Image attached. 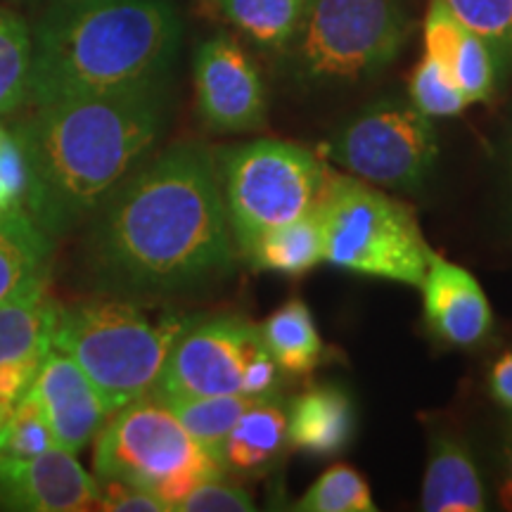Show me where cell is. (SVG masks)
I'll list each match as a JSON object with an SVG mask.
<instances>
[{"label": "cell", "mask_w": 512, "mask_h": 512, "mask_svg": "<svg viewBox=\"0 0 512 512\" xmlns=\"http://www.w3.org/2000/svg\"><path fill=\"white\" fill-rule=\"evenodd\" d=\"M498 498L505 510H512V418L505 422L501 434V482H498Z\"/></svg>", "instance_id": "37"}, {"label": "cell", "mask_w": 512, "mask_h": 512, "mask_svg": "<svg viewBox=\"0 0 512 512\" xmlns=\"http://www.w3.org/2000/svg\"><path fill=\"white\" fill-rule=\"evenodd\" d=\"M112 415L95 437L93 465L100 482L145 486L174 510L197 484L223 475L219 460L190 437L157 396H143Z\"/></svg>", "instance_id": "6"}, {"label": "cell", "mask_w": 512, "mask_h": 512, "mask_svg": "<svg viewBox=\"0 0 512 512\" xmlns=\"http://www.w3.org/2000/svg\"><path fill=\"white\" fill-rule=\"evenodd\" d=\"M467 31L482 38L494 55L498 79L512 72V0H444Z\"/></svg>", "instance_id": "24"}, {"label": "cell", "mask_w": 512, "mask_h": 512, "mask_svg": "<svg viewBox=\"0 0 512 512\" xmlns=\"http://www.w3.org/2000/svg\"><path fill=\"white\" fill-rule=\"evenodd\" d=\"M465 31L463 24L446 8L444 0H432L425 17V55H430L432 60L441 62L448 69Z\"/></svg>", "instance_id": "32"}, {"label": "cell", "mask_w": 512, "mask_h": 512, "mask_svg": "<svg viewBox=\"0 0 512 512\" xmlns=\"http://www.w3.org/2000/svg\"><path fill=\"white\" fill-rule=\"evenodd\" d=\"M0 188L12 209H27L31 171L27 150L15 128L0 126Z\"/></svg>", "instance_id": "30"}, {"label": "cell", "mask_w": 512, "mask_h": 512, "mask_svg": "<svg viewBox=\"0 0 512 512\" xmlns=\"http://www.w3.org/2000/svg\"><path fill=\"white\" fill-rule=\"evenodd\" d=\"M294 510L302 512H375L377 505L370 494L366 477L351 465H335L325 470Z\"/></svg>", "instance_id": "26"}, {"label": "cell", "mask_w": 512, "mask_h": 512, "mask_svg": "<svg viewBox=\"0 0 512 512\" xmlns=\"http://www.w3.org/2000/svg\"><path fill=\"white\" fill-rule=\"evenodd\" d=\"M31 31L12 10H0V117L27 100L31 72Z\"/></svg>", "instance_id": "25"}, {"label": "cell", "mask_w": 512, "mask_h": 512, "mask_svg": "<svg viewBox=\"0 0 512 512\" xmlns=\"http://www.w3.org/2000/svg\"><path fill=\"white\" fill-rule=\"evenodd\" d=\"M503 171H505V185L510 190V202H512V121L508 128V136L503 143Z\"/></svg>", "instance_id": "38"}, {"label": "cell", "mask_w": 512, "mask_h": 512, "mask_svg": "<svg viewBox=\"0 0 512 512\" xmlns=\"http://www.w3.org/2000/svg\"><path fill=\"white\" fill-rule=\"evenodd\" d=\"M55 446V437L31 389L12 406L8 420L0 427V458H29Z\"/></svg>", "instance_id": "27"}, {"label": "cell", "mask_w": 512, "mask_h": 512, "mask_svg": "<svg viewBox=\"0 0 512 512\" xmlns=\"http://www.w3.org/2000/svg\"><path fill=\"white\" fill-rule=\"evenodd\" d=\"M162 401V399H159ZM256 399L245 394H219V396H178L164 399L169 411L188 430L192 439L200 444L211 458L223 465V446L230 430L242 413ZM226 467V465H223Z\"/></svg>", "instance_id": "23"}, {"label": "cell", "mask_w": 512, "mask_h": 512, "mask_svg": "<svg viewBox=\"0 0 512 512\" xmlns=\"http://www.w3.org/2000/svg\"><path fill=\"white\" fill-rule=\"evenodd\" d=\"M245 256L256 271L306 275L325 261V216L320 202L285 226L266 230Z\"/></svg>", "instance_id": "18"}, {"label": "cell", "mask_w": 512, "mask_h": 512, "mask_svg": "<svg viewBox=\"0 0 512 512\" xmlns=\"http://www.w3.org/2000/svg\"><path fill=\"white\" fill-rule=\"evenodd\" d=\"M162 128L159 86L36 105L15 128L29 159L31 219L48 235L67 233L136 169Z\"/></svg>", "instance_id": "2"}, {"label": "cell", "mask_w": 512, "mask_h": 512, "mask_svg": "<svg viewBox=\"0 0 512 512\" xmlns=\"http://www.w3.org/2000/svg\"><path fill=\"white\" fill-rule=\"evenodd\" d=\"M420 290L425 294L427 325L448 347H479L494 330L489 299L467 268L434 254Z\"/></svg>", "instance_id": "14"}, {"label": "cell", "mask_w": 512, "mask_h": 512, "mask_svg": "<svg viewBox=\"0 0 512 512\" xmlns=\"http://www.w3.org/2000/svg\"><path fill=\"white\" fill-rule=\"evenodd\" d=\"M261 342L283 373L311 375L325 356L316 320L302 299H290L259 325Z\"/></svg>", "instance_id": "20"}, {"label": "cell", "mask_w": 512, "mask_h": 512, "mask_svg": "<svg viewBox=\"0 0 512 512\" xmlns=\"http://www.w3.org/2000/svg\"><path fill=\"white\" fill-rule=\"evenodd\" d=\"M197 318L150 316L131 299H88L57 309L53 349L79 363L112 415L152 394L178 335Z\"/></svg>", "instance_id": "4"}, {"label": "cell", "mask_w": 512, "mask_h": 512, "mask_svg": "<svg viewBox=\"0 0 512 512\" xmlns=\"http://www.w3.org/2000/svg\"><path fill=\"white\" fill-rule=\"evenodd\" d=\"M98 508L107 512H169V505L155 491L119 479L100 482Z\"/></svg>", "instance_id": "33"}, {"label": "cell", "mask_w": 512, "mask_h": 512, "mask_svg": "<svg viewBox=\"0 0 512 512\" xmlns=\"http://www.w3.org/2000/svg\"><path fill=\"white\" fill-rule=\"evenodd\" d=\"M10 411H12V406H5V403H0V427H3V422L8 420Z\"/></svg>", "instance_id": "41"}, {"label": "cell", "mask_w": 512, "mask_h": 512, "mask_svg": "<svg viewBox=\"0 0 512 512\" xmlns=\"http://www.w3.org/2000/svg\"><path fill=\"white\" fill-rule=\"evenodd\" d=\"M31 105L159 86L181 41L171 0L50 5L31 36Z\"/></svg>", "instance_id": "3"}, {"label": "cell", "mask_w": 512, "mask_h": 512, "mask_svg": "<svg viewBox=\"0 0 512 512\" xmlns=\"http://www.w3.org/2000/svg\"><path fill=\"white\" fill-rule=\"evenodd\" d=\"M280 382V368L268 354L266 344L261 342V335L249 349L245 358V368H242V394L252 396V399H266L275 396Z\"/></svg>", "instance_id": "34"}, {"label": "cell", "mask_w": 512, "mask_h": 512, "mask_svg": "<svg viewBox=\"0 0 512 512\" xmlns=\"http://www.w3.org/2000/svg\"><path fill=\"white\" fill-rule=\"evenodd\" d=\"M411 102L430 119L458 117L470 107V100L444 64L425 55L411 76Z\"/></svg>", "instance_id": "28"}, {"label": "cell", "mask_w": 512, "mask_h": 512, "mask_svg": "<svg viewBox=\"0 0 512 512\" xmlns=\"http://www.w3.org/2000/svg\"><path fill=\"white\" fill-rule=\"evenodd\" d=\"M202 5L266 50L290 48L304 10V0H202Z\"/></svg>", "instance_id": "21"}, {"label": "cell", "mask_w": 512, "mask_h": 512, "mask_svg": "<svg viewBox=\"0 0 512 512\" xmlns=\"http://www.w3.org/2000/svg\"><path fill=\"white\" fill-rule=\"evenodd\" d=\"M254 496L245 486L228 484L221 477L207 479L197 484L181 503H176L178 512H249L254 510Z\"/></svg>", "instance_id": "31"}, {"label": "cell", "mask_w": 512, "mask_h": 512, "mask_svg": "<svg viewBox=\"0 0 512 512\" xmlns=\"http://www.w3.org/2000/svg\"><path fill=\"white\" fill-rule=\"evenodd\" d=\"M48 354H36L29 358H19V361L0 363V403H5V406H15L19 396L31 387L38 368L43 366V361H46Z\"/></svg>", "instance_id": "35"}, {"label": "cell", "mask_w": 512, "mask_h": 512, "mask_svg": "<svg viewBox=\"0 0 512 512\" xmlns=\"http://www.w3.org/2000/svg\"><path fill=\"white\" fill-rule=\"evenodd\" d=\"M422 510L482 512L486 510L484 479L470 446L451 432H434L422 479Z\"/></svg>", "instance_id": "16"}, {"label": "cell", "mask_w": 512, "mask_h": 512, "mask_svg": "<svg viewBox=\"0 0 512 512\" xmlns=\"http://www.w3.org/2000/svg\"><path fill=\"white\" fill-rule=\"evenodd\" d=\"M448 72L458 83L460 91L465 93V98L470 100V105L472 102H489L494 98L498 83H501L489 46L472 31H465Z\"/></svg>", "instance_id": "29"}, {"label": "cell", "mask_w": 512, "mask_h": 512, "mask_svg": "<svg viewBox=\"0 0 512 512\" xmlns=\"http://www.w3.org/2000/svg\"><path fill=\"white\" fill-rule=\"evenodd\" d=\"M320 150L370 185L420 190L437 166L439 138L413 102L382 98L354 114Z\"/></svg>", "instance_id": "9"}, {"label": "cell", "mask_w": 512, "mask_h": 512, "mask_svg": "<svg viewBox=\"0 0 512 512\" xmlns=\"http://www.w3.org/2000/svg\"><path fill=\"white\" fill-rule=\"evenodd\" d=\"M50 235L31 219L27 209H15L0 219V302L12 297L31 278L46 273Z\"/></svg>", "instance_id": "22"}, {"label": "cell", "mask_w": 512, "mask_h": 512, "mask_svg": "<svg viewBox=\"0 0 512 512\" xmlns=\"http://www.w3.org/2000/svg\"><path fill=\"white\" fill-rule=\"evenodd\" d=\"M408 31L403 0H304L294 67L304 81H361L396 60Z\"/></svg>", "instance_id": "8"}, {"label": "cell", "mask_w": 512, "mask_h": 512, "mask_svg": "<svg viewBox=\"0 0 512 512\" xmlns=\"http://www.w3.org/2000/svg\"><path fill=\"white\" fill-rule=\"evenodd\" d=\"M197 107L211 131L249 133L266 121V88L238 41L221 34L195 55Z\"/></svg>", "instance_id": "11"}, {"label": "cell", "mask_w": 512, "mask_h": 512, "mask_svg": "<svg viewBox=\"0 0 512 512\" xmlns=\"http://www.w3.org/2000/svg\"><path fill=\"white\" fill-rule=\"evenodd\" d=\"M354 432V401L335 384L306 389L287 408V446L306 456H337L351 444Z\"/></svg>", "instance_id": "15"}, {"label": "cell", "mask_w": 512, "mask_h": 512, "mask_svg": "<svg viewBox=\"0 0 512 512\" xmlns=\"http://www.w3.org/2000/svg\"><path fill=\"white\" fill-rule=\"evenodd\" d=\"M489 392L505 411L512 413V349L505 351L491 368Z\"/></svg>", "instance_id": "36"}, {"label": "cell", "mask_w": 512, "mask_h": 512, "mask_svg": "<svg viewBox=\"0 0 512 512\" xmlns=\"http://www.w3.org/2000/svg\"><path fill=\"white\" fill-rule=\"evenodd\" d=\"M10 211H15L8 204V200H5V192H3V188H0V219H3L5 214H10Z\"/></svg>", "instance_id": "39"}, {"label": "cell", "mask_w": 512, "mask_h": 512, "mask_svg": "<svg viewBox=\"0 0 512 512\" xmlns=\"http://www.w3.org/2000/svg\"><path fill=\"white\" fill-rule=\"evenodd\" d=\"M330 171L297 143L261 138L221 157V195L235 245L245 254L266 230L285 226L323 200Z\"/></svg>", "instance_id": "7"}, {"label": "cell", "mask_w": 512, "mask_h": 512, "mask_svg": "<svg viewBox=\"0 0 512 512\" xmlns=\"http://www.w3.org/2000/svg\"><path fill=\"white\" fill-rule=\"evenodd\" d=\"M325 261L349 273L422 287L434 252L413 209L354 176H328Z\"/></svg>", "instance_id": "5"}, {"label": "cell", "mask_w": 512, "mask_h": 512, "mask_svg": "<svg viewBox=\"0 0 512 512\" xmlns=\"http://www.w3.org/2000/svg\"><path fill=\"white\" fill-rule=\"evenodd\" d=\"M29 389L43 406L55 444L72 453L91 444L110 418L105 401L79 363L57 349H50Z\"/></svg>", "instance_id": "13"}, {"label": "cell", "mask_w": 512, "mask_h": 512, "mask_svg": "<svg viewBox=\"0 0 512 512\" xmlns=\"http://www.w3.org/2000/svg\"><path fill=\"white\" fill-rule=\"evenodd\" d=\"M86 3H98V0H53V5H86Z\"/></svg>", "instance_id": "40"}, {"label": "cell", "mask_w": 512, "mask_h": 512, "mask_svg": "<svg viewBox=\"0 0 512 512\" xmlns=\"http://www.w3.org/2000/svg\"><path fill=\"white\" fill-rule=\"evenodd\" d=\"M93 214L86 259L107 290L188 292L235 266L219 171L195 145H174L136 166Z\"/></svg>", "instance_id": "1"}, {"label": "cell", "mask_w": 512, "mask_h": 512, "mask_svg": "<svg viewBox=\"0 0 512 512\" xmlns=\"http://www.w3.org/2000/svg\"><path fill=\"white\" fill-rule=\"evenodd\" d=\"M256 339L259 328L245 318L200 316L178 335L152 396L242 394V368Z\"/></svg>", "instance_id": "10"}, {"label": "cell", "mask_w": 512, "mask_h": 512, "mask_svg": "<svg viewBox=\"0 0 512 512\" xmlns=\"http://www.w3.org/2000/svg\"><path fill=\"white\" fill-rule=\"evenodd\" d=\"M57 309L48 292V275L41 273L0 302V363L19 361L53 349Z\"/></svg>", "instance_id": "17"}, {"label": "cell", "mask_w": 512, "mask_h": 512, "mask_svg": "<svg viewBox=\"0 0 512 512\" xmlns=\"http://www.w3.org/2000/svg\"><path fill=\"white\" fill-rule=\"evenodd\" d=\"M100 482L62 446L29 458H0V505L24 512H83L98 508Z\"/></svg>", "instance_id": "12"}, {"label": "cell", "mask_w": 512, "mask_h": 512, "mask_svg": "<svg viewBox=\"0 0 512 512\" xmlns=\"http://www.w3.org/2000/svg\"><path fill=\"white\" fill-rule=\"evenodd\" d=\"M287 446V406L278 396L256 399L223 446V465L238 472L266 470Z\"/></svg>", "instance_id": "19"}]
</instances>
